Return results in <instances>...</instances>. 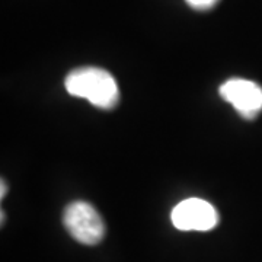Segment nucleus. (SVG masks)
I'll use <instances>...</instances> for the list:
<instances>
[{
	"label": "nucleus",
	"instance_id": "nucleus-2",
	"mask_svg": "<svg viewBox=\"0 0 262 262\" xmlns=\"http://www.w3.org/2000/svg\"><path fill=\"white\" fill-rule=\"evenodd\" d=\"M63 225L70 236L82 245H98L105 236L102 217L84 201H75L66 207Z\"/></svg>",
	"mask_w": 262,
	"mask_h": 262
},
{
	"label": "nucleus",
	"instance_id": "nucleus-1",
	"mask_svg": "<svg viewBox=\"0 0 262 262\" xmlns=\"http://www.w3.org/2000/svg\"><path fill=\"white\" fill-rule=\"evenodd\" d=\"M64 84L72 96L83 98L101 110H113L120 99L118 84L113 75L99 67L75 69L67 75Z\"/></svg>",
	"mask_w": 262,
	"mask_h": 262
},
{
	"label": "nucleus",
	"instance_id": "nucleus-6",
	"mask_svg": "<svg viewBox=\"0 0 262 262\" xmlns=\"http://www.w3.org/2000/svg\"><path fill=\"white\" fill-rule=\"evenodd\" d=\"M5 188H6V185H5V182H2V194H0V195H2V198L5 196Z\"/></svg>",
	"mask_w": 262,
	"mask_h": 262
},
{
	"label": "nucleus",
	"instance_id": "nucleus-5",
	"mask_svg": "<svg viewBox=\"0 0 262 262\" xmlns=\"http://www.w3.org/2000/svg\"><path fill=\"white\" fill-rule=\"evenodd\" d=\"M185 2H187L191 8H194V9L207 10L211 9L213 6H215L219 0H185Z\"/></svg>",
	"mask_w": 262,
	"mask_h": 262
},
{
	"label": "nucleus",
	"instance_id": "nucleus-4",
	"mask_svg": "<svg viewBox=\"0 0 262 262\" xmlns=\"http://www.w3.org/2000/svg\"><path fill=\"white\" fill-rule=\"evenodd\" d=\"M219 92L245 120H253L262 111V88L252 80L229 79Z\"/></svg>",
	"mask_w": 262,
	"mask_h": 262
},
{
	"label": "nucleus",
	"instance_id": "nucleus-3",
	"mask_svg": "<svg viewBox=\"0 0 262 262\" xmlns=\"http://www.w3.org/2000/svg\"><path fill=\"white\" fill-rule=\"evenodd\" d=\"M172 225L184 232H208L219 225V213L208 201L188 198L172 210Z\"/></svg>",
	"mask_w": 262,
	"mask_h": 262
}]
</instances>
